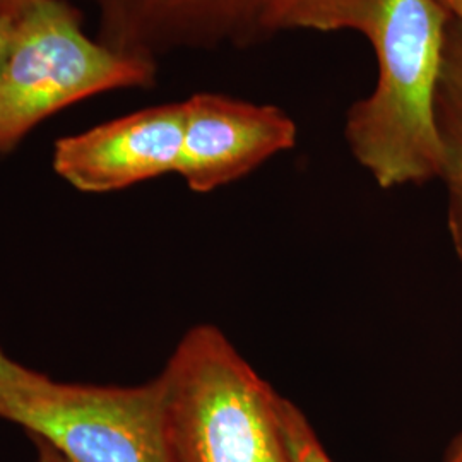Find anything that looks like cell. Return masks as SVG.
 Segmentation results:
<instances>
[{"mask_svg": "<svg viewBox=\"0 0 462 462\" xmlns=\"http://www.w3.org/2000/svg\"><path fill=\"white\" fill-rule=\"evenodd\" d=\"M0 418L70 462H170L162 379L134 387L60 383L0 394Z\"/></svg>", "mask_w": 462, "mask_h": 462, "instance_id": "4", "label": "cell"}, {"mask_svg": "<svg viewBox=\"0 0 462 462\" xmlns=\"http://www.w3.org/2000/svg\"><path fill=\"white\" fill-rule=\"evenodd\" d=\"M33 439V437H32ZM34 446H36V461L34 462H70L67 461L62 454H59L53 447L49 446L47 442L33 439Z\"/></svg>", "mask_w": 462, "mask_h": 462, "instance_id": "14", "label": "cell"}, {"mask_svg": "<svg viewBox=\"0 0 462 462\" xmlns=\"http://www.w3.org/2000/svg\"><path fill=\"white\" fill-rule=\"evenodd\" d=\"M5 19H9V17L4 16V13H2V7H0V23H2V21H5ZM13 21H14V19H13Z\"/></svg>", "mask_w": 462, "mask_h": 462, "instance_id": "17", "label": "cell"}, {"mask_svg": "<svg viewBox=\"0 0 462 462\" xmlns=\"http://www.w3.org/2000/svg\"><path fill=\"white\" fill-rule=\"evenodd\" d=\"M36 2H40V0H0V7H2L4 16L16 21L17 17Z\"/></svg>", "mask_w": 462, "mask_h": 462, "instance_id": "13", "label": "cell"}, {"mask_svg": "<svg viewBox=\"0 0 462 462\" xmlns=\"http://www.w3.org/2000/svg\"><path fill=\"white\" fill-rule=\"evenodd\" d=\"M448 19L440 0H293L278 17V33L353 30L372 43L377 86L349 108L345 137L382 189L440 179L435 91Z\"/></svg>", "mask_w": 462, "mask_h": 462, "instance_id": "1", "label": "cell"}, {"mask_svg": "<svg viewBox=\"0 0 462 462\" xmlns=\"http://www.w3.org/2000/svg\"><path fill=\"white\" fill-rule=\"evenodd\" d=\"M151 79L146 55L95 45L64 2L40 0L17 17L0 67V154L74 101Z\"/></svg>", "mask_w": 462, "mask_h": 462, "instance_id": "3", "label": "cell"}, {"mask_svg": "<svg viewBox=\"0 0 462 462\" xmlns=\"http://www.w3.org/2000/svg\"><path fill=\"white\" fill-rule=\"evenodd\" d=\"M448 230L462 264V194L448 192Z\"/></svg>", "mask_w": 462, "mask_h": 462, "instance_id": "11", "label": "cell"}, {"mask_svg": "<svg viewBox=\"0 0 462 462\" xmlns=\"http://www.w3.org/2000/svg\"><path fill=\"white\" fill-rule=\"evenodd\" d=\"M440 4L448 11V14L462 23V0H440Z\"/></svg>", "mask_w": 462, "mask_h": 462, "instance_id": "15", "label": "cell"}, {"mask_svg": "<svg viewBox=\"0 0 462 462\" xmlns=\"http://www.w3.org/2000/svg\"><path fill=\"white\" fill-rule=\"evenodd\" d=\"M170 462H293L280 394L221 330H187L158 375Z\"/></svg>", "mask_w": 462, "mask_h": 462, "instance_id": "2", "label": "cell"}, {"mask_svg": "<svg viewBox=\"0 0 462 462\" xmlns=\"http://www.w3.org/2000/svg\"><path fill=\"white\" fill-rule=\"evenodd\" d=\"M45 375L16 364L0 347V394L16 393L26 387H33Z\"/></svg>", "mask_w": 462, "mask_h": 462, "instance_id": "10", "label": "cell"}, {"mask_svg": "<svg viewBox=\"0 0 462 462\" xmlns=\"http://www.w3.org/2000/svg\"><path fill=\"white\" fill-rule=\"evenodd\" d=\"M177 173L206 194L293 148L297 125L278 106L202 93L187 101Z\"/></svg>", "mask_w": 462, "mask_h": 462, "instance_id": "5", "label": "cell"}, {"mask_svg": "<svg viewBox=\"0 0 462 462\" xmlns=\"http://www.w3.org/2000/svg\"><path fill=\"white\" fill-rule=\"evenodd\" d=\"M293 0H116L125 38L135 49L199 45L250 47L278 33Z\"/></svg>", "mask_w": 462, "mask_h": 462, "instance_id": "7", "label": "cell"}, {"mask_svg": "<svg viewBox=\"0 0 462 462\" xmlns=\"http://www.w3.org/2000/svg\"><path fill=\"white\" fill-rule=\"evenodd\" d=\"M435 125L440 143V179L462 194V23L450 16L435 91Z\"/></svg>", "mask_w": 462, "mask_h": 462, "instance_id": "8", "label": "cell"}, {"mask_svg": "<svg viewBox=\"0 0 462 462\" xmlns=\"http://www.w3.org/2000/svg\"><path fill=\"white\" fill-rule=\"evenodd\" d=\"M280 420L293 462H332L307 416L290 399L280 396Z\"/></svg>", "mask_w": 462, "mask_h": 462, "instance_id": "9", "label": "cell"}, {"mask_svg": "<svg viewBox=\"0 0 462 462\" xmlns=\"http://www.w3.org/2000/svg\"><path fill=\"white\" fill-rule=\"evenodd\" d=\"M183 122V103H171L64 137L55 144L53 168L78 190L95 194L177 173Z\"/></svg>", "mask_w": 462, "mask_h": 462, "instance_id": "6", "label": "cell"}, {"mask_svg": "<svg viewBox=\"0 0 462 462\" xmlns=\"http://www.w3.org/2000/svg\"><path fill=\"white\" fill-rule=\"evenodd\" d=\"M14 24H16V21H13V19H5L0 23V67L4 64L9 49H11L13 36H14Z\"/></svg>", "mask_w": 462, "mask_h": 462, "instance_id": "12", "label": "cell"}, {"mask_svg": "<svg viewBox=\"0 0 462 462\" xmlns=\"http://www.w3.org/2000/svg\"><path fill=\"white\" fill-rule=\"evenodd\" d=\"M446 462H462V435L457 439V442L454 444V448L450 450V454L447 456Z\"/></svg>", "mask_w": 462, "mask_h": 462, "instance_id": "16", "label": "cell"}]
</instances>
